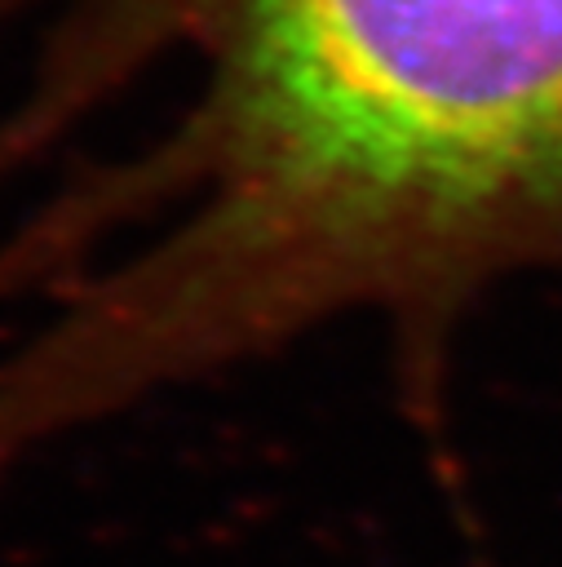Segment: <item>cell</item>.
Instances as JSON below:
<instances>
[{"label":"cell","instance_id":"obj_1","mask_svg":"<svg viewBox=\"0 0 562 567\" xmlns=\"http://www.w3.org/2000/svg\"><path fill=\"white\" fill-rule=\"evenodd\" d=\"M155 71V133L0 244V297H53L18 381L62 430L562 261V0H71L0 115V186Z\"/></svg>","mask_w":562,"mask_h":567}]
</instances>
